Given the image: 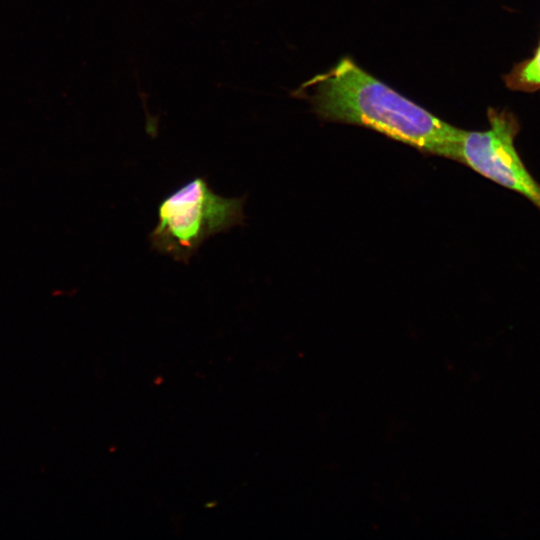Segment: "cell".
<instances>
[{"instance_id":"obj_1","label":"cell","mask_w":540,"mask_h":540,"mask_svg":"<svg viewBox=\"0 0 540 540\" xmlns=\"http://www.w3.org/2000/svg\"><path fill=\"white\" fill-rule=\"evenodd\" d=\"M297 93H305L323 119L365 126L422 152L457 158L462 129L405 98L350 58L308 80Z\"/></svg>"},{"instance_id":"obj_4","label":"cell","mask_w":540,"mask_h":540,"mask_svg":"<svg viewBox=\"0 0 540 540\" xmlns=\"http://www.w3.org/2000/svg\"><path fill=\"white\" fill-rule=\"evenodd\" d=\"M505 83L514 91L534 92L540 89V45L533 57L512 68L505 76Z\"/></svg>"},{"instance_id":"obj_5","label":"cell","mask_w":540,"mask_h":540,"mask_svg":"<svg viewBox=\"0 0 540 540\" xmlns=\"http://www.w3.org/2000/svg\"><path fill=\"white\" fill-rule=\"evenodd\" d=\"M539 45H540V43H539Z\"/></svg>"},{"instance_id":"obj_3","label":"cell","mask_w":540,"mask_h":540,"mask_svg":"<svg viewBox=\"0 0 540 540\" xmlns=\"http://www.w3.org/2000/svg\"><path fill=\"white\" fill-rule=\"evenodd\" d=\"M490 127L484 131L462 130L456 161L483 177L514 191L540 211V184L526 168L515 147L520 130L508 110L488 109Z\"/></svg>"},{"instance_id":"obj_2","label":"cell","mask_w":540,"mask_h":540,"mask_svg":"<svg viewBox=\"0 0 540 540\" xmlns=\"http://www.w3.org/2000/svg\"><path fill=\"white\" fill-rule=\"evenodd\" d=\"M244 201L216 194L204 177L190 179L160 201L151 248L187 263L207 238L243 223Z\"/></svg>"}]
</instances>
